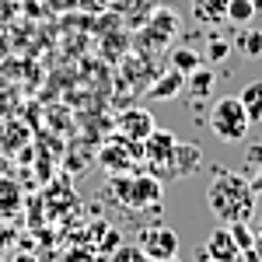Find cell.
<instances>
[{
	"instance_id": "6da1fadb",
	"label": "cell",
	"mask_w": 262,
	"mask_h": 262,
	"mask_svg": "<svg viewBox=\"0 0 262 262\" xmlns=\"http://www.w3.org/2000/svg\"><path fill=\"white\" fill-rule=\"evenodd\" d=\"M206 206H210V213L221 224L252 221L255 192L248 185V175L245 171H231V168H217L210 185H206Z\"/></svg>"
},
{
	"instance_id": "7a4b0ae2",
	"label": "cell",
	"mask_w": 262,
	"mask_h": 262,
	"mask_svg": "<svg viewBox=\"0 0 262 262\" xmlns=\"http://www.w3.org/2000/svg\"><path fill=\"white\" fill-rule=\"evenodd\" d=\"M252 129V119L245 112V105L238 95H224V98L213 101L210 108V133L221 143H242Z\"/></svg>"
},
{
	"instance_id": "3957f363",
	"label": "cell",
	"mask_w": 262,
	"mask_h": 262,
	"mask_svg": "<svg viewBox=\"0 0 262 262\" xmlns=\"http://www.w3.org/2000/svg\"><path fill=\"white\" fill-rule=\"evenodd\" d=\"M150 255V259H168V255H179V234L164 224H154V227H143L140 231V242H137Z\"/></svg>"
},
{
	"instance_id": "277c9868",
	"label": "cell",
	"mask_w": 262,
	"mask_h": 262,
	"mask_svg": "<svg viewBox=\"0 0 262 262\" xmlns=\"http://www.w3.org/2000/svg\"><path fill=\"white\" fill-rule=\"evenodd\" d=\"M116 192H119V200H126L129 206H137V203H158L161 185L154 179H119L116 182Z\"/></svg>"
},
{
	"instance_id": "5b68a950",
	"label": "cell",
	"mask_w": 262,
	"mask_h": 262,
	"mask_svg": "<svg viewBox=\"0 0 262 262\" xmlns=\"http://www.w3.org/2000/svg\"><path fill=\"white\" fill-rule=\"evenodd\" d=\"M210 259L217 262H242V248H238V242H234V234H231V227L227 224H221L210 238H206V248H203Z\"/></svg>"
},
{
	"instance_id": "8992f818",
	"label": "cell",
	"mask_w": 262,
	"mask_h": 262,
	"mask_svg": "<svg viewBox=\"0 0 262 262\" xmlns=\"http://www.w3.org/2000/svg\"><path fill=\"white\" fill-rule=\"evenodd\" d=\"M200 164H203V150L196 143H179L175 140L171 161H168V179H185V175H192Z\"/></svg>"
},
{
	"instance_id": "52a82bcc",
	"label": "cell",
	"mask_w": 262,
	"mask_h": 262,
	"mask_svg": "<svg viewBox=\"0 0 262 262\" xmlns=\"http://www.w3.org/2000/svg\"><path fill=\"white\" fill-rule=\"evenodd\" d=\"M150 129H154V116L147 112V108H129V112H122L119 116V133L122 137H129V140H147L150 137Z\"/></svg>"
},
{
	"instance_id": "ba28073f",
	"label": "cell",
	"mask_w": 262,
	"mask_h": 262,
	"mask_svg": "<svg viewBox=\"0 0 262 262\" xmlns=\"http://www.w3.org/2000/svg\"><path fill=\"white\" fill-rule=\"evenodd\" d=\"M171 150H175V137L154 126V129H150V137L143 140V158L154 164V168H161L164 161H171Z\"/></svg>"
},
{
	"instance_id": "9c48e42d",
	"label": "cell",
	"mask_w": 262,
	"mask_h": 262,
	"mask_svg": "<svg viewBox=\"0 0 262 262\" xmlns=\"http://www.w3.org/2000/svg\"><path fill=\"white\" fill-rule=\"evenodd\" d=\"M231 49L245 56V60H259L262 56V28H252V25H238L234 35H231Z\"/></svg>"
},
{
	"instance_id": "30bf717a",
	"label": "cell",
	"mask_w": 262,
	"mask_h": 262,
	"mask_svg": "<svg viewBox=\"0 0 262 262\" xmlns=\"http://www.w3.org/2000/svg\"><path fill=\"white\" fill-rule=\"evenodd\" d=\"M185 91V74L182 70H168V74H158V81L147 88V98L150 101H168V98H175V95H182Z\"/></svg>"
},
{
	"instance_id": "8fae6325",
	"label": "cell",
	"mask_w": 262,
	"mask_h": 262,
	"mask_svg": "<svg viewBox=\"0 0 262 262\" xmlns=\"http://www.w3.org/2000/svg\"><path fill=\"white\" fill-rule=\"evenodd\" d=\"M185 88H189V95L196 101H206L213 95V88H217V74H213V67L210 63H200L196 70H189L185 74Z\"/></svg>"
},
{
	"instance_id": "7c38bea8",
	"label": "cell",
	"mask_w": 262,
	"mask_h": 262,
	"mask_svg": "<svg viewBox=\"0 0 262 262\" xmlns=\"http://www.w3.org/2000/svg\"><path fill=\"white\" fill-rule=\"evenodd\" d=\"M179 32V14L175 11H154V21H150V32H147V39L154 42V49L164 46V42L171 39Z\"/></svg>"
},
{
	"instance_id": "4fadbf2b",
	"label": "cell",
	"mask_w": 262,
	"mask_h": 262,
	"mask_svg": "<svg viewBox=\"0 0 262 262\" xmlns=\"http://www.w3.org/2000/svg\"><path fill=\"white\" fill-rule=\"evenodd\" d=\"M192 14L200 25L206 28H217L227 21V0H192Z\"/></svg>"
},
{
	"instance_id": "5bb4252c",
	"label": "cell",
	"mask_w": 262,
	"mask_h": 262,
	"mask_svg": "<svg viewBox=\"0 0 262 262\" xmlns=\"http://www.w3.org/2000/svg\"><path fill=\"white\" fill-rule=\"evenodd\" d=\"M242 105H245V112H248V119H252V126H259L262 122V81H248L242 88Z\"/></svg>"
},
{
	"instance_id": "9a60e30c",
	"label": "cell",
	"mask_w": 262,
	"mask_h": 262,
	"mask_svg": "<svg viewBox=\"0 0 262 262\" xmlns=\"http://www.w3.org/2000/svg\"><path fill=\"white\" fill-rule=\"evenodd\" d=\"M259 18V11H255V4L252 0H227V21L238 28V25H252V21Z\"/></svg>"
},
{
	"instance_id": "2e32d148",
	"label": "cell",
	"mask_w": 262,
	"mask_h": 262,
	"mask_svg": "<svg viewBox=\"0 0 262 262\" xmlns=\"http://www.w3.org/2000/svg\"><path fill=\"white\" fill-rule=\"evenodd\" d=\"M200 63H203V53H196V49H185V46H175V49H171V67L182 70V74L196 70Z\"/></svg>"
},
{
	"instance_id": "e0dca14e",
	"label": "cell",
	"mask_w": 262,
	"mask_h": 262,
	"mask_svg": "<svg viewBox=\"0 0 262 262\" xmlns=\"http://www.w3.org/2000/svg\"><path fill=\"white\" fill-rule=\"evenodd\" d=\"M234 49H231V39H221V35H213V39L206 42V53H203V63H221V60H227Z\"/></svg>"
},
{
	"instance_id": "ac0fdd59",
	"label": "cell",
	"mask_w": 262,
	"mask_h": 262,
	"mask_svg": "<svg viewBox=\"0 0 262 262\" xmlns=\"http://www.w3.org/2000/svg\"><path fill=\"white\" fill-rule=\"evenodd\" d=\"M112 262H154V259H150V255L143 252L140 245H122V248H116Z\"/></svg>"
},
{
	"instance_id": "d6986e66",
	"label": "cell",
	"mask_w": 262,
	"mask_h": 262,
	"mask_svg": "<svg viewBox=\"0 0 262 262\" xmlns=\"http://www.w3.org/2000/svg\"><path fill=\"white\" fill-rule=\"evenodd\" d=\"M231 227V234H234V242H238V248H252L255 245V231H248V221H238V224H227Z\"/></svg>"
},
{
	"instance_id": "ffe728a7",
	"label": "cell",
	"mask_w": 262,
	"mask_h": 262,
	"mask_svg": "<svg viewBox=\"0 0 262 262\" xmlns=\"http://www.w3.org/2000/svg\"><path fill=\"white\" fill-rule=\"evenodd\" d=\"M259 164H262V143H252L245 150V171H255Z\"/></svg>"
},
{
	"instance_id": "44dd1931",
	"label": "cell",
	"mask_w": 262,
	"mask_h": 262,
	"mask_svg": "<svg viewBox=\"0 0 262 262\" xmlns=\"http://www.w3.org/2000/svg\"><path fill=\"white\" fill-rule=\"evenodd\" d=\"M248 185H252L255 196H262V164L255 168V171H248Z\"/></svg>"
},
{
	"instance_id": "7402d4cb",
	"label": "cell",
	"mask_w": 262,
	"mask_h": 262,
	"mask_svg": "<svg viewBox=\"0 0 262 262\" xmlns=\"http://www.w3.org/2000/svg\"><path fill=\"white\" fill-rule=\"evenodd\" d=\"M248 227L255 231V238H262V213H252V221H248Z\"/></svg>"
},
{
	"instance_id": "603a6c76",
	"label": "cell",
	"mask_w": 262,
	"mask_h": 262,
	"mask_svg": "<svg viewBox=\"0 0 262 262\" xmlns=\"http://www.w3.org/2000/svg\"><path fill=\"white\" fill-rule=\"evenodd\" d=\"M196 262H217V259H210L206 252H200V255H196Z\"/></svg>"
},
{
	"instance_id": "cb8c5ba5",
	"label": "cell",
	"mask_w": 262,
	"mask_h": 262,
	"mask_svg": "<svg viewBox=\"0 0 262 262\" xmlns=\"http://www.w3.org/2000/svg\"><path fill=\"white\" fill-rule=\"evenodd\" d=\"M158 262H179V255H168V259H158Z\"/></svg>"
},
{
	"instance_id": "d4e9b609",
	"label": "cell",
	"mask_w": 262,
	"mask_h": 262,
	"mask_svg": "<svg viewBox=\"0 0 262 262\" xmlns=\"http://www.w3.org/2000/svg\"><path fill=\"white\" fill-rule=\"evenodd\" d=\"M14 262H35V259H28V255H18V259H14Z\"/></svg>"
},
{
	"instance_id": "484cf974",
	"label": "cell",
	"mask_w": 262,
	"mask_h": 262,
	"mask_svg": "<svg viewBox=\"0 0 262 262\" xmlns=\"http://www.w3.org/2000/svg\"><path fill=\"white\" fill-rule=\"evenodd\" d=\"M252 4H255V11H259V14H262V0H252Z\"/></svg>"
},
{
	"instance_id": "4316f807",
	"label": "cell",
	"mask_w": 262,
	"mask_h": 262,
	"mask_svg": "<svg viewBox=\"0 0 262 262\" xmlns=\"http://www.w3.org/2000/svg\"><path fill=\"white\" fill-rule=\"evenodd\" d=\"M259 28H262V25H259Z\"/></svg>"
}]
</instances>
